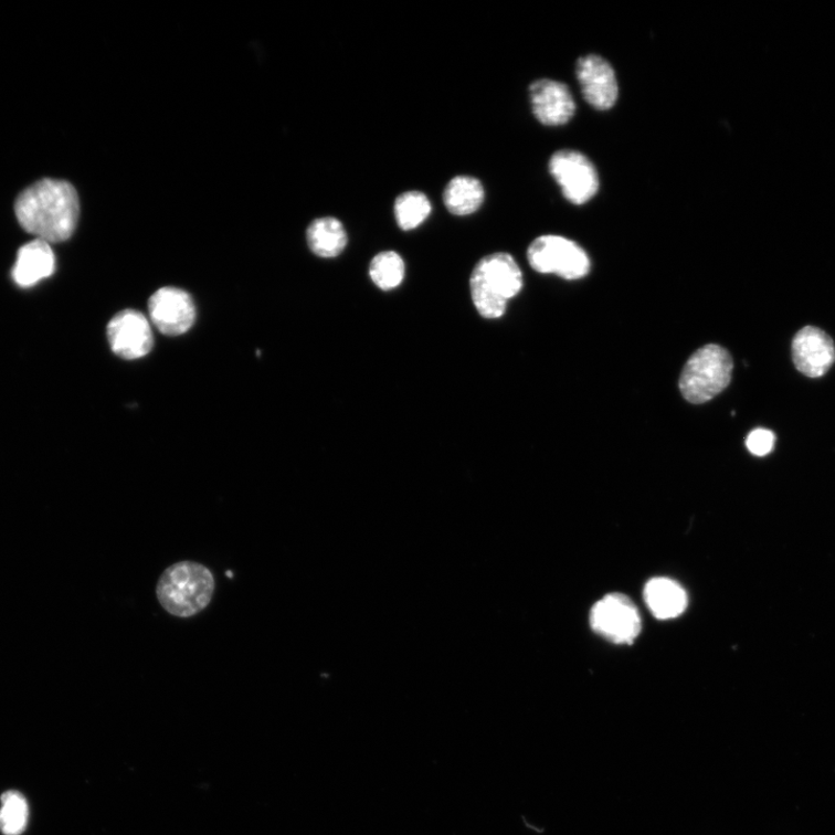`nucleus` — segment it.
Masks as SVG:
<instances>
[{
	"label": "nucleus",
	"instance_id": "obj_9",
	"mask_svg": "<svg viewBox=\"0 0 835 835\" xmlns=\"http://www.w3.org/2000/svg\"><path fill=\"white\" fill-rule=\"evenodd\" d=\"M150 319L167 336L188 332L195 321V306L189 293L166 287L157 290L149 300Z\"/></svg>",
	"mask_w": 835,
	"mask_h": 835
},
{
	"label": "nucleus",
	"instance_id": "obj_14",
	"mask_svg": "<svg viewBox=\"0 0 835 835\" xmlns=\"http://www.w3.org/2000/svg\"><path fill=\"white\" fill-rule=\"evenodd\" d=\"M646 606L658 620H670L680 616L687 607V593L668 578H654L644 589Z\"/></svg>",
	"mask_w": 835,
	"mask_h": 835
},
{
	"label": "nucleus",
	"instance_id": "obj_3",
	"mask_svg": "<svg viewBox=\"0 0 835 835\" xmlns=\"http://www.w3.org/2000/svg\"><path fill=\"white\" fill-rule=\"evenodd\" d=\"M215 580L211 570L195 562H180L168 568L157 584V599L169 614L192 617L211 603Z\"/></svg>",
	"mask_w": 835,
	"mask_h": 835
},
{
	"label": "nucleus",
	"instance_id": "obj_19",
	"mask_svg": "<svg viewBox=\"0 0 835 835\" xmlns=\"http://www.w3.org/2000/svg\"><path fill=\"white\" fill-rule=\"evenodd\" d=\"M29 823V804L19 792L10 791L2 796L0 807V832L6 835H20Z\"/></svg>",
	"mask_w": 835,
	"mask_h": 835
},
{
	"label": "nucleus",
	"instance_id": "obj_15",
	"mask_svg": "<svg viewBox=\"0 0 835 835\" xmlns=\"http://www.w3.org/2000/svg\"><path fill=\"white\" fill-rule=\"evenodd\" d=\"M310 250L320 258H336L346 249L348 237L342 223L335 218L315 220L308 228Z\"/></svg>",
	"mask_w": 835,
	"mask_h": 835
},
{
	"label": "nucleus",
	"instance_id": "obj_6",
	"mask_svg": "<svg viewBox=\"0 0 835 835\" xmlns=\"http://www.w3.org/2000/svg\"><path fill=\"white\" fill-rule=\"evenodd\" d=\"M549 171L561 186L566 199L573 204L589 202L599 191L596 169L582 152L569 149L554 152L549 161Z\"/></svg>",
	"mask_w": 835,
	"mask_h": 835
},
{
	"label": "nucleus",
	"instance_id": "obj_17",
	"mask_svg": "<svg viewBox=\"0 0 835 835\" xmlns=\"http://www.w3.org/2000/svg\"><path fill=\"white\" fill-rule=\"evenodd\" d=\"M393 212L399 226L404 231H411L427 220L432 212V204L424 193L410 191L394 201Z\"/></svg>",
	"mask_w": 835,
	"mask_h": 835
},
{
	"label": "nucleus",
	"instance_id": "obj_18",
	"mask_svg": "<svg viewBox=\"0 0 835 835\" xmlns=\"http://www.w3.org/2000/svg\"><path fill=\"white\" fill-rule=\"evenodd\" d=\"M369 275L371 281L382 290L398 288L405 276L404 261L397 252H381L371 261Z\"/></svg>",
	"mask_w": 835,
	"mask_h": 835
},
{
	"label": "nucleus",
	"instance_id": "obj_13",
	"mask_svg": "<svg viewBox=\"0 0 835 835\" xmlns=\"http://www.w3.org/2000/svg\"><path fill=\"white\" fill-rule=\"evenodd\" d=\"M54 271L55 255L50 243L35 240L19 250L12 275L17 285L32 287Z\"/></svg>",
	"mask_w": 835,
	"mask_h": 835
},
{
	"label": "nucleus",
	"instance_id": "obj_1",
	"mask_svg": "<svg viewBox=\"0 0 835 835\" xmlns=\"http://www.w3.org/2000/svg\"><path fill=\"white\" fill-rule=\"evenodd\" d=\"M14 209L20 225L30 234L46 243H60L74 235L80 199L72 183L43 179L18 197Z\"/></svg>",
	"mask_w": 835,
	"mask_h": 835
},
{
	"label": "nucleus",
	"instance_id": "obj_8",
	"mask_svg": "<svg viewBox=\"0 0 835 835\" xmlns=\"http://www.w3.org/2000/svg\"><path fill=\"white\" fill-rule=\"evenodd\" d=\"M107 337L112 351L125 359L137 360L148 356L154 346L148 318L136 310H125L108 324Z\"/></svg>",
	"mask_w": 835,
	"mask_h": 835
},
{
	"label": "nucleus",
	"instance_id": "obj_2",
	"mask_svg": "<svg viewBox=\"0 0 835 835\" xmlns=\"http://www.w3.org/2000/svg\"><path fill=\"white\" fill-rule=\"evenodd\" d=\"M522 272L512 255L497 252L486 255L473 271L471 292L479 315L487 319L504 316L507 302L522 289Z\"/></svg>",
	"mask_w": 835,
	"mask_h": 835
},
{
	"label": "nucleus",
	"instance_id": "obj_11",
	"mask_svg": "<svg viewBox=\"0 0 835 835\" xmlns=\"http://www.w3.org/2000/svg\"><path fill=\"white\" fill-rule=\"evenodd\" d=\"M529 97L533 115L545 126L567 125L575 113L570 88L557 81L539 80L531 83Z\"/></svg>",
	"mask_w": 835,
	"mask_h": 835
},
{
	"label": "nucleus",
	"instance_id": "obj_20",
	"mask_svg": "<svg viewBox=\"0 0 835 835\" xmlns=\"http://www.w3.org/2000/svg\"><path fill=\"white\" fill-rule=\"evenodd\" d=\"M775 445V435L770 430L757 429L747 438V447L755 456L769 455Z\"/></svg>",
	"mask_w": 835,
	"mask_h": 835
},
{
	"label": "nucleus",
	"instance_id": "obj_10",
	"mask_svg": "<svg viewBox=\"0 0 835 835\" xmlns=\"http://www.w3.org/2000/svg\"><path fill=\"white\" fill-rule=\"evenodd\" d=\"M577 78L586 102L598 110H609L617 102L619 83L613 66L599 55L578 60Z\"/></svg>",
	"mask_w": 835,
	"mask_h": 835
},
{
	"label": "nucleus",
	"instance_id": "obj_7",
	"mask_svg": "<svg viewBox=\"0 0 835 835\" xmlns=\"http://www.w3.org/2000/svg\"><path fill=\"white\" fill-rule=\"evenodd\" d=\"M592 630L615 644H632L641 633L642 622L634 602L623 594H610L591 611Z\"/></svg>",
	"mask_w": 835,
	"mask_h": 835
},
{
	"label": "nucleus",
	"instance_id": "obj_4",
	"mask_svg": "<svg viewBox=\"0 0 835 835\" xmlns=\"http://www.w3.org/2000/svg\"><path fill=\"white\" fill-rule=\"evenodd\" d=\"M733 360L722 346L710 343L696 351L687 361L680 377V391L691 404H704L728 388Z\"/></svg>",
	"mask_w": 835,
	"mask_h": 835
},
{
	"label": "nucleus",
	"instance_id": "obj_16",
	"mask_svg": "<svg viewBox=\"0 0 835 835\" xmlns=\"http://www.w3.org/2000/svg\"><path fill=\"white\" fill-rule=\"evenodd\" d=\"M482 182L469 176L453 178L446 186L444 202L451 214L466 216L478 211L484 202Z\"/></svg>",
	"mask_w": 835,
	"mask_h": 835
},
{
	"label": "nucleus",
	"instance_id": "obj_5",
	"mask_svg": "<svg viewBox=\"0 0 835 835\" xmlns=\"http://www.w3.org/2000/svg\"><path fill=\"white\" fill-rule=\"evenodd\" d=\"M528 262L533 271L556 274L567 281H578L590 273L591 262L586 251L577 243L554 235L533 241L528 249Z\"/></svg>",
	"mask_w": 835,
	"mask_h": 835
},
{
	"label": "nucleus",
	"instance_id": "obj_12",
	"mask_svg": "<svg viewBox=\"0 0 835 835\" xmlns=\"http://www.w3.org/2000/svg\"><path fill=\"white\" fill-rule=\"evenodd\" d=\"M793 359L796 368L805 377L822 378L835 361L834 342L821 329L806 327L794 338Z\"/></svg>",
	"mask_w": 835,
	"mask_h": 835
}]
</instances>
